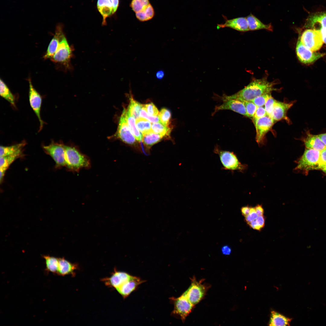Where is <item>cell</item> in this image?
<instances>
[{
    "label": "cell",
    "instance_id": "8992f818",
    "mask_svg": "<svg viewBox=\"0 0 326 326\" xmlns=\"http://www.w3.org/2000/svg\"><path fill=\"white\" fill-rule=\"evenodd\" d=\"M320 153L319 151L307 148L298 161L295 170L307 171L317 169Z\"/></svg>",
    "mask_w": 326,
    "mask_h": 326
},
{
    "label": "cell",
    "instance_id": "603a6c76",
    "mask_svg": "<svg viewBox=\"0 0 326 326\" xmlns=\"http://www.w3.org/2000/svg\"><path fill=\"white\" fill-rule=\"evenodd\" d=\"M246 19L249 30L265 29L272 31L273 27L271 24H265L251 13L247 16Z\"/></svg>",
    "mask_w": 326,
    "mask_h": 326
},
{
    "label": "cell",
    "instance_id": "d4e9b609",
    "mask_svg": "<svg viewBox=\"0 0 326 326\" xmlns=\"http://www.w3.org/2000/svg\"><path fill=\"white\" fill-rule=\"evenodd\" d=\"M292 319L274 311L271 312L270 326H289Z\"/></svg>",
    "mask_w": 326,
    "mask_h": 326
},
{
    "label": "cell",
    "instance_id": "b9f144b4",
    "mask_svg": "<svg viewBox=\"0 0 326 326\" xmlns=\"http://www.w3.org/2000/svg\"><path fill=\"white\" fill-rule=\"evenodd\" d=\"M326 166V147L320 151L319 160L317 169H322Z\"/></svg>",
    "mask_w": 326,
    "mask_h": 326
},
{
    "label": "cell",
    "instance_id": "484cf974",
    "mask_svg": "<svg viewBox=\"0 0 326 326\" xmlns=\"http://www.w3.org/2000/svg\"><path fill=\"white\" fill-rule=\"evenodd\" d=\"M125 117L127 123L132 133L137 141L142 142L143 136L136 126L135 118L127 112L126 109Z\"/></svg>",
    "mask_w": 326,
    "mask_h": 326
},
{
    "label": "cell",
    "instance_id": "bcb514c9",
    "mask_svg": "<svg viewBox=\"0 0 326 326\" xmlns=\"http://www.w3.org/2000/svg\"><path fill=\"white\" fill-rule=\"evenodd\" d=\"M249 226L253 229L260 230L262 228L257 223L256 219L248 223Z\"/></svg>",
    "mask_w": 326,
    "mask_h": 326
},
{
    "label": "cell",
    "instance_id": "7402d4cb",
    "mask_svg": "<svg viewBox=\"0 0 326 326\" xmlns=\"http://www.w3.org/2000/svg\"><path fill=\"white\" fill-rule=\"evenodd\" d=\"M305 145L307 148L321 151L326 147L318 135L311 134L308 133L304 140Z\"/></svg>",
    "mask_w": 326,
    "mask_h": 326
},
{
    "label": "cell",
    "instance_id": "816d5d0a",
    "mask_svg": "<svg viewBox=\"0 0 326 326\" xmlns=\"http://www.w3.org/2000/svg\"><path fill=\"white\" fill-rule=\"evenodd\" d=\"M319 30L321 34L323 42L326 44V28L321 27Z\"/></svg>",
    "mask_w": 326,
    "mask_h": 326
},
{
    "label": "cell",
    "instance_id": "4316f807",
    "mask_svg": "<svg viewBox=\"0 0 326 326\" xmlns=\"http://www.w3.org/2000/svg\"><path fill=\"white\" fill-rule=\"evenodd\" d=\"M46 264L45 271L57 274L58 267L59 258L48 255H43Z\"/></svg>",
    "mask_w": 326,
    "mask_h": 326
},
{
    "label": "cell",
    "instance_id": "d590c367",
    "mask_svg": "<svg viewBox=\"0 0 326 326\" xmlns=\"http://www.w3.org/2000/svg\"><path fill=\"white\" fill-rule=\"evenodd\" d=\"M158 116L160 122L165 126L170 127L171 118L170 111L166 108H162L159 112Z\"/></svg>",
    "mask_w": 326,
    "mask_h": 326
},
{
    "label": "cell",
    "instance_id": "6da1fadb",
    "mask_svg": "<svg viewBox=\"0 0 326 326\" xmlns=\"http://www.w3.org/2000/svg\"><path fill=\"white\" fill-rule=\"evenodd\" d=\"M275 85L274 82H269L265 78L255 79L236 93L229 96L224 94L220 97V99H236L251 101L258 96L271 93L272 91L276 90L274 87Z\"/></svg>",
    "mask_w": 326,
    "mask_h": 326
},
{
    "label": "cell",
    "instance_id": "44dd1931",
    "mask_svg": "<svg viewBox=\"0 0 326 326\" xmlns=\"http://www.w3.org/2000/svg\"><path fill=\"white\" fill-rule=\"evenodd\" d=\"M78 268L77 264L72 263L63 257L59 258V265L57 274L61 276L75 275Z\"/></svg>",
    "mask_w": 326,
    "mask_h": 326
},
{
    "label": "cell",
    "instance_id": "1f68e13d",
    "mask_svg": "<svg viewBox=\"0 0 326 326\" xmlns=\"http://www.w3.org/2000/svg\"><path fill=\"white\" fill-rule=\"evenodd\" d=\"M22 155V152L0 157V169L6 171L9 166Z\"/></svg>",
    "mask_w": 326,
    "mask_h": 326
},
{
    "label": "cell",
    "instance_id": "db71d44e",
    "mask_svg": "<svg viewBox=\"0 0 326 326\" xmlns=\"http://www.w3.org/2000/svg\"><path fill=\"white\" fill-rule=\"evenodd\" d=\"M322 170L324 173H326V166L324 167Z\"/></svg>",
    "mask_w": 326,
    "mask_h": 326
},
{
    "label": "cell",
    "instance_id": "681fc988",
    "mask_svg": "<svg viewBox=\"0 0 326 326\" xmlns=\"http://www.w3.org/2000/svg\"><path fill=\"white\" fill-rule=\"evenodd\" d=\"M251 207L248 206H243L241 208L242 214L245 217L248 215L250 212Z\"/></svg>",
    "mask_w": 326,
    "mask_h": 326
},
{
    "label": "cell",
    "instance_id": "ba28073f",
    "mask_svg": "<svg viewBox=\"0 0 326 326\" xmlns=\"http://www.w3.org/2000/svg\"><path fill=\"white\" fill-rule=\"evenodd\" d=\"M299 37L301 42L313 52L319 50L324 43L320 32L318 29H306L303 32Z\"/></svg>",
    "mask_w": 326,
    "mask_h": 326
},
{
    "label": "cell",
    "instance_id": "ac0fdd59",
    "mask_svg": "<svg viewBox=\"0 0 326 326\" xmlns=\"http://www.w3.org/2000/svg\"><path fill=\"white\" fill-rule=\"evenodd\" d=\"M64 35L62 25L60 23H59L56 26L54 34L43 56L44 59H50L53 56L57 49L61 40Z\"/></svg>",
    "mask_w": 326,
    "mask_h": 326
},
{
    "label": "cell",
    "instance_id": "52a82bcc",
    "mask_svg": "<svg viewBox=\"0 0 326 326\" xmlns=\"http://www.w3.org/2000/svg\"><path fill=\"white\" fill-rule=\"evenodd\" d=\"M72 50L69 45L65 35L61 40L57 49L50 58L53 62L69 68Z\"/></svg>",
    "mask_w": 326,
    "mask_h": 326
},
{
    "label": "cell",
    "instance_id": "4dcf8cb0",
    "mask_svg": "<svg viewBox=\"0 0 326 326\" xmlns=\"http://www.w3.org/2000/svg\"><path fill=\"white\" fill-rule=\"evenodd\" d=\"M136 14L137 19L141 22H144L152 19L155 15L154 9L150 4L144 10Z\"/></svg>",
    "mask_w": 326,
    "mask_h": 326
},
{
    "label": "cell",
    "instance_id": "e575fe53",
    "mask_svg": "<svg viewBox=\"0 0 326 326\" xmlns=\"http://www.w3.org/2000/svg\"><path fill=\"white\" fill-rule=\"evenodd\" d=\"M150 4L149 0H132L130 7L136 13L146 9Z\"/></svg>",
    "mask_w": 326,
    "mask_h": 326
},
{
    "label": "cell",
    "instance_id": "f35d334b",
    "mask_svg": "<svg viewBox=\"0 0 326 326\" xmlns=\"http://www.w3.org/2000/svg\"><path fill=\"white\" fill-rule=\"evenodd\" d=\"M139 116L141 118L145 119L152 123L160 122L159 117L158 116H151L149 115L147 113L144 105L140 112Z\"/></svg>",
    "mask_w": 326,
    "mask_h": 326
},
{
    "label": "cell",
    "instance_id": "7a4b0ae2",
    "mask_svg": "<svg viewBox=\"0 0 326 326\" xmlns=\"http://www.w3.org/2000/svg\"><path fill=\"white\" fill-rule=\"evenodd\" d=\"M65 166L73 171H78L82 168L91 167L89 158L74 147L65 145Z\"/></svg>",
    "mask_w": 326,
    "mask_h": 326
},
{
    "label": "cell",
    "instance_id": "c3c4849f",
    "mask_svg": "<svg viewBox=\"0 0 326 326\" xmlns=\"http://www.w3.org/2000/svg\"><path fill=\"white\" fill-rule=\"evenodd\" d=\"M254 208L258 216L263 215L264 213V210L261 205H258L256 206Z\"/></svg>",
    "mask_w": 326,
    "mask_h": 326
},
{
    "label": "cell",
    "instance_id": "f5cc1de1",
    "mask_svg": "<svg viewBox=\"0 0 326 326\" xmlns=\"http://www.w3.org/2000/svg\"><path fill=\"white\" fill-rule=\"evenodd\" d=\"M318 136L326 146V133L320 134Z\"/></svg>",
    "mask_w": 326,
    "mask_h": 326
},
{
    "label": "cell",
    "instance_id": "f1b7e54d",
    "mask_svg": "<svg viewBox=\"0 0 326 326\" xmlns=\"http://www.w3.org/2000/svg\"><path fill=\"white\" fill-rule=\"evenodd\" d=\"M142 142L147 147H150L160 142L164 136L152 131L143 135Z\"/></svg>",
    "mask_w": 326,
    "mask_h": 326
},
{
    "label": "cell",
    "instance_id": "60d3db41",
    "mask_svg": "<svg viewBox=\"0 0 326 326\" xmlns=\"http://www.w3.org/2000/svg\"><path fill=\"white\" fill-rule=\"evenodd\" d=\"M276 101V100L274 99L271 95L267 100L264 105L267 114L270 117Z\"/></svg>",
    "mask_w": 326,
    "mask_h": 326
},
{
    "label": "cell",
    "instance_id": "f907efd6",
    "mask_svg": "<svg viewBox=\"0 0 326 326\" xmlns=\"http://www.w3.org/2000/svg\"><path fill=\"white\" fill-rule=\"evenodd\" d=\"M165 73L164 71L162 70H160L157 71L155 74L156 78L159 80L162 79L164 77Z\"/></svg>",
    "mask_w": 326,
    "mask_h": 326
},
{
    "label": "cell",
    "instance_id": "cb8c5ba5",
    "mask_svg": "<svg viewBox=\"0 0 326 326\" xmlns=\"http://www.w3.org/2000/svg\"><path fill=\"white\" fill-rule=\"evenodd\" d=\"M26 144V142L24 140L20 143L12 145L9 146L1 145L0 147V157L21 152L23 149Z\"/></svg>",
    "mask_w": 326,
    "mask_h": 326
},
{
    "label": "cell",
    "instance_id": "5bb4252c",
    "mask_svg": "<svg viewBox=\"0 0 326 326\" xmlns=\"http://www.w3.org/2000/svg\"><path fill=\"white\" fill-rule=\"evenodd\" d=\"M223 103L215 107L212 115L219 111L223 110H230L248 117L245 107L243 101L236 99L222 100Z\"/></svg>",
    "mask_w": 326,
    "mask_h": 326
},
{
    "label": "cell",
    "instance_id": "4fadbf2b",
    "mask_svg": "<svg viewBox=\"0 0 326 326\" xmlns=\"http://www.w3.org/2000/svg\"><path fill=\"white\" fill-rule=\"evenodd\" d=\"M29 83V97L30 106L37 117L40 122L39 131L41 130L44 124L40 116L42 97L33 85L30 78L28 79Z\"/></svg>",
    "mask_w": 326,
    "mask_h": 326
},
{
    "label": "cell",
    "instance_id": "f546056e",
    "mask_svg": "<svg viewBox=\"0 0 326 326\" xmlns=\"http://www.w3.org/2000/svg\"><path fill=\"white\" fill-rule=\"evenodd\" d=\"M129 104L127 109V112L130 115L136 119L139 118L140 112L143 107L142 105L131 97L130 98Z\"/></svg>",
    "mask_w": 326,
    "mask_h": 326
},
{
    "label": "cell",
    "instance_id": "9c48e42d",
    "mask_svg": "<svg viewBox=\"0 0 326 326\" xmlns=\"http://www.w3.org/2000/svg\"><path fill=\"white\" fill-rule=\"evenodd\" d=\"M274 122L267 115L253 121L256 129V141L259 145L263 143L266 134L271 129Z\"/></svg>",
    "mask_w": 326,
    "mask_h": 326
},
{
    "label": "cell",
    "instance_id": "e0dca14e",
    "mask_svg": "<svg viewBox=\"0 0 326 326\" xmlns=\"http://www.w3.org/2000/svg\"><path fill=\"white\" fill-rule=\"evenodd\" d=\"M293 104V102L286 103L276 100L274 105L271 117L274 122L284 120L289 123V120L287 117V113L288 110Z\"/></svg>",
    "mask_w": 326,
    "mask_h": 326
},
{
    "label": "cell",
    "instance_id": "8d00e7d4",
    "mask_svg": "<svg viewBox=\"0 0 326 326\" xmlns=\"http://www.w3.org/2000/svg\"><path fill=\"white\" fill-rule=\"evenodd\" d=\"M243 101L245 105L248 117L252 119L257 107L251 101Z\"/></svg>",
    "mask_w": 326,
    "mask_h": 326
},
{
    "label": "cell",
    "instance_id": "7c38bea8",
    "mask_svg": "<svg viewBox=\"0 0 326 326\" xmlns=\"http://www.w3.org/2000/svg\"><path fill=\"white\" fill-rule=\"evenodd\" d=\"M43 148L54 160L56 167L65 166L64 145L53 142L48 145L44 146Z\"/></svg>",
    "mask_w": 326,
    "mask_h": 326
},
{
    "label": "cell",
    "instance_id": "ee69618b",
    "mask_svg": "<svg viewBox=\"0 0 326 326\" xmlns=\"http://www.w3.org/2000/svg\"><path fill=\"white\" fill-rule=\"evenodd\" d=\"M258 216L256 212L255 208L251 207L250 213L248 215L245 217V220L248 223L256 219Z\"/></svg>",
    "mask_w": 326,
    "mask_h": 326
},
{
    "label": "cell",
    "instance_id": "836d02e7",
    "mask_svg": "<svg viewBox=\"0 0 326 326\" xmlns=\"http://www.w3.org/2000/svg\"><path fill=\"white\" fill-rule=\"evenodd\" d=\"M136 120V126L142 135L152 131L151 123L149 120L142 118H139Z\"/></svg>",
    "mask_w": 326,
    "mask_h": 326
},
{
    "label": "cell",
    "instance_id": "2e32d148",
    "mask_svg": "<svg viewBox=\"0 0 326 326\" xmlns=\"http://www.w3.org/2000/svg\"><path fill=\"white\" fill-rule=\"evenodd\" d=\"M131 276L126 272L115 269L110 277L104 278L102 281L107 286L116 289L129 280Z\"/></svg>",
    "mask_w": 326,
    "mask_h": 326
},
{
    "label": "cell",
    "instance_id": "30bf717a",
    "mask_svg": "<svg viewBox=\"0 0 326 326\" xmlns=\"http://www.w3.org/2000/svg\"><path fill=\"white\" fill-rule=\"evenodd\" d=\"M296 52L299 60L306 64L314 62L325 55L324 53L311 51L301 42L300 37L297 43Z\"/></svg>",
    "mask_w": 326,
    "mask_h": 326
},
{
    "label": "cell",
    "instance_id": "ffe728a7",
    "mask_svg": "<svg viewBox=\"0 0 326 326\" xmlns=\"http://www.w3.org/2000/svg\"><path fill=\"white\" fill-rule=\"evenodd\" d=\"M227 27L241 32L250 30L246 17H240L227 20L224 24H218V29Z\"/></svg>",
    "mask_w": 326,
    "mask_h": 326
},
{
    "label": "cell",
    "instance_id": "83f0119b",
    "mask_svg": "<svg viewBox=\"0 0 326 326\" xmlns=\"http://www.w3.org/2000/svg\"><path fill=\"white\" fill-rule=\"evenodd\" d=\"M0 94L2 97L8 101L13 107H16L14 96L1 78L0 79Z\"/></svg>",
    "mask_w": 326,
    "mask_h": 326
},
{
    "label": "cell",
    "instance_id": "f6af8a7d",
    "mask_svg": "<svg viewBox=\"0 0 326 326\" xmlns=\"http://www.w3.org/2000/svg\"><path fill=\"white\" fill-rule=\"evenodd\" d=\"M221 251L222 253L224 255H229L231 253L232 249L229 246L225 245L222 247Z\"/></svg>",
    "mask_w": 326,
    "mask_h": 326
},
{
    "label": "cell",
    "instance_id": "7dc6e473",
    "mask_svg": "<svg viewBox=\"0 0 326 326\" xmlns=\"http://www.w3.org/2000/svg\"><path fill=\"white\" fill-rule=\"evenodd\" d=\"M257 223L262 228H263L265 224V219L263 216H259L256 219Z\"/></svg>",
    "mask_w": 326,
    "mask_h": 326
},
{
    "label": "cell",
    "instance_id": "5b68a950",
    "mask_svg": "<svg viewBox=\"0 0 326 326\" xmlns=\"http://www.w3.org/2000/svg\"><path fill=\"white\" fill-rule=\"evenodd\" d=\"M170 300L174 305V308L171 315L181 319L184 322L192 312L194 306L183 294L177 298L171 297Z\"/></svg>",
    "mask_w": 326,
    "mask_h": 326
},
{
    "label": "cell",
    "instance_id": "277c9868",
    "mask_svg": "<svg viewBox=\"0 0 326 326\" xmlns=\"http://www.w3.org/2000/svg\"><path fill=\"white\" fill-rule=\"evenodd\" d=\"M203 280L198 281L193 277L191 279L190 285L183 293L194 306L203 299L208 290V286L203 284Z\"/></svg>",
    "mask_w": 326,
    "mask_h": 326
},
{
    "label": "cell",
    "instance_id": "ab89813d",
    "mask_svg": "<svg viewBox=\"0 0 326 326\" xmlns=\"http://www.w3.org/2000/svg\"><path fill=\"white\" fill-rule=\"evenodd\" d=\"M148 114L151 116H156L159 115V112L157 108L152 103L143 105Z\"/></svg>",
    "mask_w": 326,
    "mask_h": 326
},
{
    "label": "cell",
    "instance_id": "8fae6325",
    "mask_svg": "<svg viewBox=\"0 0 326 326\" xmlns=\"http://www.w3.org/2000/svg\"><path fill=\"white\" fill-rule=\"evenodd\" d=\"M125 111L126 109L124 108L119 119L115 136L123 142L129 145H133L136 143V140L132 133L127 123L125 117Z\"/></svg>",
    "mask_w": 326,
    "mask_h": 326
},
{
    "label": "cell",
    "instance_id": "d6a6232c",
    "mask_svg": "<svg viewBox=\"0 0 326 326\" xmlns=\"http://www.w3.org/2000/svg\"><path fill=\"white\" fill-rule=\"evenodd\" d=\"M151 129L152 131L155 133L168 137L171 130L170 127L165 126L160 122L153 123L152 125Z\"/></svg>",
    "mask_w": 326,
    "mask_h": 326
},
{
    "label": "cell",
    "instance_id": "7bdbcfd3",
    "mask_svg": "<svg viewBox=\"0 0 326 326\" xmlns=\"http://www.w3.org/2000/svg\"><path fill=\"white\" fill-rule=\"evenodd\" d=\"M267 115L265 107H257L255 114L252 118L253 121Z\"/></svg>",
    "mask_w": 326,
    "mask_h": 326
},
{
    "label": "cell",
    "instance_id": "3957f363",
    "mask_svg": "<svg viewBox=\"0 0 326 326\" xmlns=\"http://www.w3.org/2000/svg\"><path fill=\"white\" fill-rule=\"evenodd\" d=\"M213 152L219 156L223 169L242 172L247 167L246 165L242 164L239 161L233 152L222 150L218 145L215 146Z\"/></svg>",
    "mask_w": 326,
    "mask_h": 326
},
{
    "label": "cell",
    "instance_id": "74e56055",
    "mask_svg": "<svg viewBox=\"0 0 326 326\" xmlns=\"http://www.w3.org/2000/svg\"><path fill=\"white\" fill-rule=\"evenodd\" d=\"M271 96V93L263 94L256 97L251 101L254 103L257 107L263 106Z\"/></svg>",
    "mask_w": 326,
    "mask_h": 326
},
{
    "label": "cell",
    "instance_id": "d6986e66",
    "mask_svg": "<svg viewBox=\"0 0 326 326\" xmlns=\"http://www.w3.org/2000/svg\"><path fill=\"white\" fill-rule=\"evenodd\" d=\"M145 281L139 277L132 276L130 278L122 285L116 289L124 299L126 298L138 286Z\"/></svg>",
    "mask_w": 326,
    "mask_h": 326
},
{
    "label": "cell",
    "instance_id": "9a60e30c",
    "mask_svg": "<svg viewBox=\"0 0 326 326\" xmlns=\"http://www.w3.org/2000/svg\"><path fill=\"white\" fill-rule=\"evenodd\" d=\"M119 0H98L97 7L103 17L102 24H106L107 18L113 14L119 5Z\"/></svg>",
    "mask_w": 326,
    "mask_h": 326
}]
</instances>
